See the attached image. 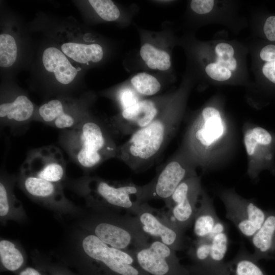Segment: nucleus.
<instances>
[{"label": "nucleus", "mask_w": 275, "mask_h": 275, "mask_svg": "<svg viewBox=\"0 0 275 275\" xmlns=\"http://www.w3.org/2000/svg\"><path fill=\"white\" fill-rule=\"evenodd\" d=\"M231 126L220 111L207 106L187 124L180 149L197 169L215 168L231 150Z\"/></svg>", "instance_id": "f257e3e1"}, {"label": "nucleus", "mask_w": 275, "mask_h": 275, "mask_svg": "<svg viewBox=\"0 0 275 275\" xmlns=\"http://www.w3.org/2000/svg\"><path fill=\"white\" fill-rule=\"evenodd\" d=\"M179 113L168 110L160 113L150 124L118 145L116 158L135 173L150 168L176 134L181 121Z\"/></svg>", "instance_id": "f03ea898"}, {"label": "nucleus", "mask_w": 275, "mask_h": 275, "mask_svg": "<svg viewBox=\"0 0 275 275\" xmlns=\"http://www.w3.org/2000/svg\"><path fill=\"white\" fill-rule=\"evenodd\" d=\"M60 143L77 164L92 170L116 157L118 145L107 123L85 118L74 128L65 130Z\"/></svg>", "instance_id": "7ed1b4c3"}, {"label": "nucleus", "mask_w": 275, "mask_h": 275, "mask_svg": "<svg viewBox=\"0 0 275 275\" xmlns=\"http://www.w3.org/2000/svg\"><path fill=\"white\" fill-rule=\"evenodd\" d=\"M197 168L179 148L157 171L153 179L141 186V203L152 200L164 203L185 179L197 174Z\"/></svg>", "instance_id": "20e7f679"}, {"label": "nucleus", "mask_w": 275, "mask_h": 275, "mask_svg": "<svg viewBox=\"0 0 275 275\" xmlns=\"http://www.w3.org/2000/svg\"><path fill=\"white\" fill-rule=\"evenodd\" d=\"M243 139L249 178L256 180L264 170L275 174V134L261 126L246 124Z\"/></svg>", "instance_id": "39448f33"}, {"label": "nucleus", "mask_w": 275, "mask_h": 275, "mask_svg": "<svg viewBox=\"0 0 275 275\" xmlns=\"http://www.w3.org/2000/svg\"><path fill=\"white\" fill-rule=\"evenodd\" d=\"M219 197L225 206L226 217L242 235L250 239L262 225L267 211L232 188L221 191Z\"/></svg>", "instance_id": "423d86ee"}, {"label": "nucleus", "mask_w": 275, "mask_h": 275, "mask_svg": "<svg viewBox=\"0 0 275 275\" xmlns=\"http://www.w3.org/2000/svg\"><path fill=\"white\" fill-rule=\"evenodd\" d=\"M203 190L201 178L196 174L181 182L164 203L170 219L184 232L193 225Z\"/></svg>", "instance_id": "0eeeda50"}, {"label": "nucleus", "mask_w": 275, "mask_h": 275, "mask_svg": "<svg viewBox=\"0 0 275 275\" xmlns=\"http://www.w3.org/2000/svg\"><path fill=\"white\" fill-rule=\"evenodd\" d=\"M156 211L147 202L140 205L135 216L144 232L176 252L186 248L185 232L170 219L166 212Z\"/></svg>", "instance_id": "6e6552de"}, {"label": "nucleus", "mask_w": 275, "mask_h": 275, "mask_svg": "<svg viewBox=\"0 0 275 275\" xmlns=\"http://www.w3.org/2000/svg\"><path fill=\"white\" fill-rule=\"evenodd\" d=\"M132 251L140 267L149 275H189L176 251L159 240Z\"/></svg>", "instance_id": "1a4fd4ad"}, {"label": "nucleus", "mask_w": 275, "mask_h": 275, "mask_svg": "<svg viewBox=\"0 0 275 275\" xmlns=\"http://www.w3.org/2000/svg\"><path fill=\"white\" fill-rule=\"evenodd\" d=\"M21 167L22 173L58 182L64 176L66 162L60 149L48 145L30 150Z\"/></svg>", "instance_id": "9d476101"}, {"label": "nucleus", "mask_w": 275, "mask_h": 275, "mask_svg": "<svg viewBox=\"0 0 275 275\" xmlns=\"http://www.w3.org/2000/svg\"><path fill=\"white\" fill-rule=\"evenodd\" d=\"M91 191L107 204L135 214L141 204V186L129 181L110 183L99 178H92Z\"/></svg>", "instance_id": "9b49d317"}, {"label": "nucleus", "mask_w": 275, "mask_h": 275, "mask_svg": "<svg viewBox=\"0 0 275 275\" xmlns=\"http://www.w3.org/2000/svg\"><path fill=\"white\" fill-rule=\"evenodd\" d=\"M159 103L142 99L121 111L107 124L114 136L131 135L152 122L161 113Z\"/></svg>", "instance_id": "f8f14e48"}, {"label": "nucleus", "mask_w": 275, "mask_h": 275, "mask_svg": "<svg viewBox=\"0 0 275 275\" xmlns=\"http://www.w3.org/2000/svg\"><path fill=\"white\" fill-rule=\"evenodd\" d=\"M37 117V120L63 130L74 128L86 118L68 110L63 102L59 99L51 100L41 105Z\"/></svg>", "instance_id": "ddd939ff"}, {"label": "nucleus", "mask_w": 275, "mask_h": 275, "mask_svg": "<svg viewBox=\"0 0 275 275\" xmlns=\"http://www.w3.org/2000/svg\"><path fill=\"white\" fill-rule=\"evenodd\" d=\"M34 113L32 101L24 95L16 96L12 101L0 105V118L2 125L17 130L26 126Z\"/></svg>", "instance_id": "4468645a"}, {"label": "nucleus", "mask_w": 275, "mask_h": 275, "mask_svg": "<svg viewBox=\"0 0 275 275\" xmlns=\"http://www.w3.org/2000/svg\"><path fill=\"white\" fill-rule=\"evenodd\" d=\"M250 240L257 261L275 259V211H267L264 223Z\"/></svg>", "instance_id": "2eb2a0df"}, {"label": "nucleus", "mask_w": 275, "mask_h": 275, "mask_svg": "<svg viewBox=\"0 0 275 275\" xmlns=\"http://www.w3.org/2000/svg\"><path fill=\"white\" fill-rule=\"evenodd\" d=\"M42 62L45 69L53 73L57 80L62 84L70 83L77 74L78 70L71 65L66 55L54 47L44 50Z\"/></svg>", "instance_id": "dca6fc26"}, {"label": "nucleus", "mask_w": 275, "mask_h": 275, "mask_svg": "<svg viewBox=\"0 0 275 275\" xmlns=\"http://www.w3.org/2000/svg\"><path fill=\"white\" fill-rule=\"evenodd\" d=\"M219 221L211 199L203 189L193 223L196 239L207 238Z\"/></svg>", "instance_id": "f3484780"}, {"label": "nucleus", "mask_w": 275, "mask_h": 275, "mask_svg": "<svg viewBox=\"0 0 275 275\" xmlns=\"http://www.w3.org/2000/svg\"><path fill=\"white\" fill-rule=\"evenodd\" d=\"M61 49L66 56L82 64L89 62L97 63L101 60L103 55L102 47L96 43L85 44L68 42L62 45Z\"/></svg>", "instance_id": "a211bd4d"}, {"label": "nucleus", "mask_w": 275, "mask_h": 275, "mask_svg": "<svg viewBox=\"0 0 275 275\" xmlns=\"http://www.w3.org/2000/svg\"><path fill=\"white\" fill-rule=\"evenodd\" d=\"M140 55L148 67L152 69L164 71L171 66L170 55L150 44L145 43L141 47Z\"/></svg>", "instance_id": "6ab92c4d"}, {"label": "nucleus", "mask_w": 275, "mask_h": 275, "mask_svg": "<svg viewBox=\"0 0 275 275\" xmlns=\"http://www.w3.org/2000/svg\"><path fill=\"white\" fill-rule=\"evenodd\" d=\"M234 275H266L253 255L241 249L233 260Z\"/></svg>", "instance_id": "aec40b11"}, {"label": "nucleus", "mask_w": 275, "mask_h": 275, "mask_svg": "<svg viewBox=\"0 0 275 275\" xmlns=\"http://www.w3.org/2000/svg\"><path fill=\"white\" fill-rule=\"evenodd\" d=\"M22 173V172H21ZM24 176V186L26 191L36 197L49 198L56 193L54 183L22 173Z\"/></svg>", "instance_id": "412c9836"}, {"label": "nucleus", "mask_w": 275, "mask_h": 275, "mask_svg": "<svg viewBox=\"0 0 275 275\" xmlns=\"http://www.w3.org/2000/svg\"><path fill=\"white\" fill-rule=\"evenodd\" d=\"M0 257L2 264L11 271L18 269L23 262V258L12 242L3 240L0 242Z\"/></svg>", "instance_id": "4be33fe9"}, {"label": "nucleus", "mask_w": 275, "mask_h": 275, "mask_svg": "<svg viewBox=\"0 0 275 275\" xmlns=\"http://www.w3.org/2000/svg\"><path fill=\"white\" fill-rule=\"evenodd\" d=\"M135 90L140 95L152 96L158 93L161 85L153 76L145 72L138 73L131 79Z\"/></svg>", "instance_id": "5701e85b"}, {"label": "nucleus", "mask_w": 275, "mask_h": 275, "mask_svg": "<svg viewBox=\"0 0 275 275\" xmlns=\"http://www.w3.org/2000/svg\"><path fill=\"white\" fill-rule=\"evenodd\" d=\"M17 47L14 38L10 35H0V66L9 67L14 64L17 58Z\"/></svg>", "instance_id": "b1692460"}, {"label": "nucleus", "mask_w": 275, "mask_h": 275, "mask_svg": "<svg viewBox=\"0 0 275 275\" xmlns=\"http://www.w3.org/2000/svg\"><path fill=\"white\" fill-rule=\"evenodd\" d=\"M89 3L103 20L113 21L120 16V11L113 1L110 0H89Z\"/></svg>", "instance_id": "393cba45"}, {"label": "nucleus", "mask_w": 275, "mask_h": 275, "mask_svg": "<svg viewBox=\"0 0 275 275\" xmlns=\"http://www.w3.org/2000/svg\"><path fill=\"white\" fill-rule=\"evenodd\" d=\"M215 51L217 54L216 63L231 71L236 70L237 62L233 57L234 50L230 44L226 43H218L215 46Z\"/></svg>", "instance_id": "a878e982"}, {"label": "nucleus", "mask_w": 275, "mask_h": 275, "mask_svg": "<svg viewBox=\"0 0 275 275\" xmlns=\"http://www.w3.org/2000/svg\"><path fill=\"white\" fill-rule=\"evenodd\" d=\"M139 94L129 88L121 89L118 94V100L122 111L127 108L142 100Z\"/></svg>", "instance_id": "bb28decb"}, {"label": "nucleus", "mask_w": 275, "mask_h": 275, "mask_svg": "<svg viewBox=\"0 0 275 275\" xmlns=\"http://www.w3.org/2000/svg\"><path fill=\"white\" fill-rule=\"evenodd\" d=\"M207 75L217 81H225L231 76V71L216 62L209 64L205 68Z\"/></svg>", "instance_id": "cd10ccee"}, {"label": "nucleus", "mask_w": 275, "mask_h": 275, "mask_svg": "<svg viewBox=\"0 0 275 275\" xmlns=\"http://www.w3.org/2000/svg\"><path fill=\"white\" fill-rule=\"evenodd\" d=\"M214 4L213 0H193L190 2V8L196 13L204 14L212 10Z\"/></svg>", "instance_id": "c85d7f7f"}, {"label": "nucleus", "mask_w": 275, "mask_h": 275, "mask_svg": "<svg viewBox=\"0 0 275 275\" xmlns=\"http://www.w3.org/2000/svg\"><path fill=\"white\" fill-rule=\"evenodd\" d=\"M9 209L8 195L7 189L4 184L0 183V215L7 214Z\"/></svg>", "instance_id": "c756f323"}, {"label": "nucleus", "mask_w": 275, "mask_h": 275, "mask_svg": "<svg viewBox=\"0 0 275 275\" xmlns=\"http://www.w3.org/2000/svg\"><path fill=\"white\" fill-rule=\"evenodd\" d=\"M264 34L269 41H275V16L268 17L264 25Z\"/></svg>", "instance_id": "7c9ffc66"}, {"label": "nucleus", "mask_w": 275, "mask_h": 275, "mask_svg": "<svg viewBox=\"0 0 275 275\" xmlns=\"http://www.w3.org/2000/svg\"><path fill=\"white\" fill-rule=\"evenodd\" d=\"M260 57L265 62L275 61V45L269 44L263 47Z\"/></svg>", "instance_id": "2f4dec72"}, {"label": "nucleus", "mask_w": 275, "mask_h": 275, "mask_svg": "<svg viewBox=\"0 0 275 275\" xmlns=\"http://www.w3.org/2000/svg\"><path fill=\"white\" fill-rule=\"evenodd\" d=\"M262 72L265 77L275 84V61L265 62L262 68Z\"/></svg>", "instance_id": "473e14b6"}, {"label": "nucleus", "mask_w": 275, "mask_h": 275, "mask_svg": "<svg viewBox=\"0 0 275 275\" xmlns=\"http://www.w3.org/2000/svg\"><path fill=\"white\" fill-rule=\"evenodd\" d=\"M19 275H40L36 269L29 267L21 271Z\"/></svg>", "instance_id": "72a5a7b5"}]
</instances>
